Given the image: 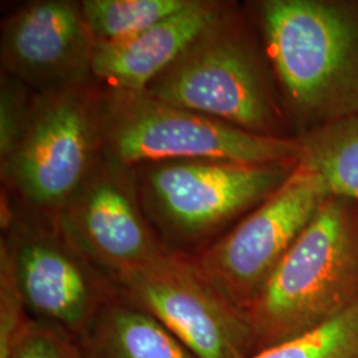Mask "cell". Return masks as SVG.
<instances>
[{
  "label": "cell",
  "mask_w": 358,
  "mask_h": 358,
  "mask_svg": "<svg viewBox=\"0 0 358 358\" xmlns=\"http://www.w3.org/2000/svg\"><path fill=\"white\" fill-rule=\"evenodd\" d=\"M93 83L35 93L22 137L1 164L20 199L52 219L103 161V90Z\"/></svg>",
  "instance_id": "5"
},
{
  "label": "cell",
  "mask_w": 358,
  "mask_h": 358,
  "mask_svg": "<svg viewBox=\"0 0 358 358\" xmlns=\"http://www.w3.org/2000/svg\"><path fill=\"white\" fill-rule=\"evenodd\" d=\"M3 241L27 309L81 336L106 303L90 263L56 230H23Z\"/></svg>",
  "instance_id": "11"
},
{
  "label": "cell",
  "mask_w": 358,
  "mask_h": 358,
  "mask_svg": "<svg viewBox=\"0 0 358 358\" xmlns=\"http://www.w3.org/2000/svg\"><path fill=\"white\" fill-rule=\"evenodd\" d=\"M53 222L66 243L112 278L169 252L143 213L134 171L103 159Z\"/></svg>",
  "instance_id": "9"
},
{
  "label": "cell",
  "mask_w": 358,
  "mask_h": 358,
  "mask_svg": "<svg viewBox=\"0 0 358 358\" xmlns=\"http://www.w3.org/2000/svg\"><path fill=\"white\" fill-rule=\"evenodd\" d=\"M154 99L251 133L294 138L260 32L227 3L217 20L143 90Z\"/></svg>",
  "instance_id": "2"
},
{
  "label": "cell",
  "mask_w": 358,
  "mask_h": 358,
  "mask_svg": "<svg viewBox=\"0 0 358 358\" xmlns=\"http://www.w3.org/2000/svg\"><path fill=\"white\" fill-rule=\"evenodd\" d=\"M227 3L190 0L136 38L115 45H94L92 78L106 90L143 92L217 20Z\"/></svg>",
  "instance_id": "12"
},
{
  "label": "cell",
  "mask_w": 358,
  "mask_h": 358,
  "mask_svg": "<svg viewBox=\"0 0 358 358\" xmlns=\"http://www.w3.org/2000/svg\"><path fill=\"white\" fill-rule=\"evenodd\" d=\"M10 358H84L68 333L44 321L31 320Z\"/></svg>",
  "instance_id": "19"
},
{
  "label": "cell",
  "mask_w": 358,
  "mask_h": 358,
  "mask_svg": "<svg viewBox=\"0 0 358 358\" xmlns=\"http://www.w3.org/2000/svg\"><path fill=\"white\" fill-rule=\"evenodd\" d=\"M3 72L36 93L92 80L94 43L80 1L27 3L1 23Z\"/></svg>",
  "instance_id": "10"
},
{
  "label": "cell",
  "mask_w": 358,
  "mask_h": 358,
  "mask_svg": "<svg viewBox=\"0 0 358 358\" xmlns=\"http://www.w3.org/2000/svg\"><path fill=\"white\" fill-rule=\"evenodd\" d=\"M357 306L358 202L331 195L243 316L257 353Z\"/></svg>",
  "instance_id": "3"
},
{
  "label": "cell",
  "mask_w": 358,
  "mask_h": 358,
  "mask_svg": "<svg viewBox=\"0 0 358 358\" xmlns=\"http://www.w3.org/2000/svg\"><path fill=\"white\" fill-rule=\"evenodd\" d=\"M80 338L84 358H196L165 325L128 301H106Z\"/></svg>",
  "instance_id": "13"
},
{
  "label": "cell",
  "mask_w": 358,
  "mask_h": 358,
  "mask_svg": "<svg viewBox=\"0 0 358 358\" xmlns=\"http://www.w3.org/2000/svg\"><path fill=\"white\" fill-rule=\"evenodd\" d=\"M332 194L317 173L297 164L292 176L192 264L242 313Z\"/></svg>",
  "instance_id": "7"
},
{
  "label": "cell",
  "mask_w": 358,
  "mask_h": 358,
  "mask_svg": "<svg viewBox=\"0 0 358 358\" xmlns=\"http://www.w3.org/2000/svg\"><path fill=\"white\" fill-rule=\"evenodd\" d=\"M103 159L124 169L178 159L299 164L297 138L251 133L146 92L103 90Z\"/></svg>",
  "instance_id": "4"
},
{
  "label": "cell",
  "mask_w": 358,
  "mask_h": 358,
  "mask_svg": "<svg viewBox=\"0 0 358 358\" xmlns=\"http://www.w3.org/2000/svg\"><path fill=\"white\" fill-rule=\"evenodd\" d=\"M125 300L152 315L196 358H248L243 313L206 280L187 256L166 255L112 278Z\"/></svg>",
  "instance_id": "8"
},
{
  "label": "cell",
  "mask_w": 358,
  "mask_h": 358,
  "mask_svg": "<svg viewBox=\"0 0 358 358\" xmlns=\"http://www.w3.org/2000/svg\"><path fill=\"white\" fill-rule=\"evenodd\" d=\"M248 358H358V306L315 329Z\"/></svg>",
  "instance_id": "16"
},
{
  "label": "cell",
  "mask_w": 358,
  "mask_h": 358,
  "mask_svg": "<svg viewBox=\"0 0 358 358\" xmlns=\"http://www.w3.org/2000/svg\"><path fill=\"white\" fill-rule=\"evenodd\" d=\"M297 164L178 159L136 167L143 213L173 242H195L250 214L279 190Z\"/></svg>",
  "instance_id": "6"
},
{
  "label": "cell",
  "mask_w": 358,
  "mask_h": 358,
  "mask_svg": "<svg viewBox=\"0 0 358 358\" xmlns=\"http://www.w3.org/2000/svg\"><path fill=\"white\" fill-rule=\"evenodd\" d=\"M190 0H83L81 11L94 45H115L136 38Z\"/></svg>",
  "instance_id": "15"
},
{
  "label": "cell",
  "mask_w": 358,
  "mask_h": 358,
  "mask_svg": "<svg viewBox=\"0 0 358 358\" xmlns=\"http://www.w3.org/2000/svg\"><path fill=\"white\" fill-rule=\"evenodd\" d=\"M247 8L294 137L358 115V0H260Z\"/></svg>",
  "instance_id": "1"
},
{
  "label": "cell",
  "mask_w": 358,
  "mask_h": 358,
  "mask_svg": "<svg viewBox=\"0 0 358 358\" xmlns=\"http://www.w3.org/2000/svg\"><path fill=\"white\" fill-rule=\"evenodd\" d=\"M299 164L320 176L332 195L358 202V115L296 137Z\"/></svg>",
  "instance_id": "14"
},
{
  "label": "cell",
  "mask_w": 358,
  "mask_h": 358,
  "mask_svg": "<svg viewBox=\"0 0 358 358\" xmlns=\"http://www.w3.org/2000/svg\"><path fill=\"white\" fill-rule=\"evenodd\" d=\"M31 319L13 275L8 248L0 247V358H10Z\"/></svg>",
  "instance_id": "17"
},
{
  "label": "cell",
  "mask_w": 358,
  "mask_h": 358,
  "mask_svg": "<svg viewBox=\"0 0 358 358\" xmlns=\"http://www.w3.org/2000/svg\"><path fill=\"white\" fill-rule=\"evenodd\" d=\"M34 96L29 88L16 78L1 73L0 85V165L4 164L17 145L26 127Z\"/></svg>",
  "instance_id": "18"
}]
</instances>
